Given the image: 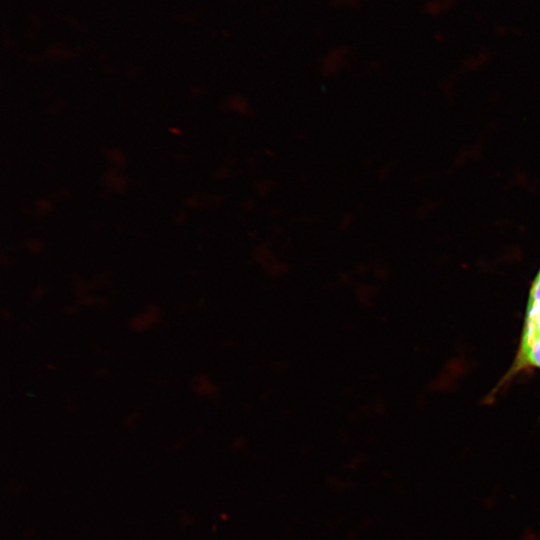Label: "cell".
<instances>
[{
  "instance_id": "1",
  "label": "cell",
  "mask_w": 540,
  "mask_h": 540,
  "mask_svg": "<svg viewBox=\"0 0 540 540\" xmlns=\"http://www.w3.org/2000/svg\"><path fill=\"white\" fill-rule=\"evenodd\" d=\"M530 366L540 368V270L530 289L526 320L514 371Z\"/></svg>"
}]
</instances>
